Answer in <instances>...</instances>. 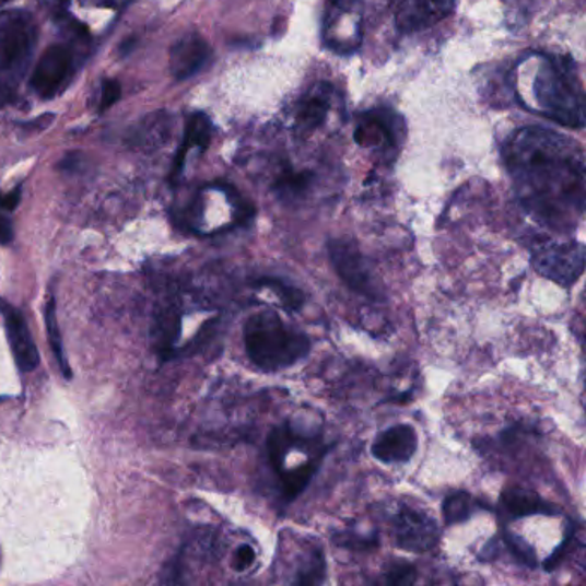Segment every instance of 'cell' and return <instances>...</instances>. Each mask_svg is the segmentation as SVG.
I'll return each mask as SVG.
<instances>
[{"label": "cell", "instance_id": "obj_10", "mask_svg": "<svg viewBox=\"0 0 586 586\" xmlns=\"http://www.w3.org/2000/svg\"><path fill=\"white\" fill-rule=\"evenodd\" d=\"M336 101V90L329 83H318L303 95L294 113V131L297 137L308 138L326 125Z\"/></svg>", "mask_w": 586, "mask_h": 586}, {"label": "cell", "instance_id": "obj_24", "mask_svg": "<svg viewBox=\"0 0 586 586\" xmlns=\"http://www.w3.org/2000/svg\"><path fill=\"white\" fill-rule=\"evenodd\" d=\"M386 583L390 586H408L417 583V567L408 562H394L386 570Z\"/></svg>", "mask_w": 586, "mask_h": 586}, {"label": "cell", "instance_id": "obj_9", "mask_svg": "<svg viewBox=\"0 0 586 586\" xmlns=\"http://www.w3.org/2000/svg\"><path fill=\"white\" fill-rule=\"evenodd\" d=\"M73 71V54L65 45H50L32 74V89L44 101L56 97Z\"/></svg>", "mask_w": 586, "mask_h": 586}, {"label": "cell", "instance_id": "obj_25", "mask_svg": "<svg viewBox=\"0 0 586 586\" xmlns=\"http://www.w3.org/2000/svg\"><path fill=\"white\" fill-rule=\"evenodd\" d=\"M333 542L338 543V547H345V549L353 550H368L375 549L378 543L377 535H360L358 531H342V534L333 537Z\"/></svg>", "mask_w": 586, "mask_h": 586}, {"label": "cell", "instance_id": "obj_22", "mask_svg": "<svg viewBox=\"0 0 586 586\" xmlns=\"http://www.w3.org/2000/svg\"><path fill=\"white\" fill-rule=\"evenodd\" d=\"M45 321H47V332H49L50 345H52L54 354H56L57 362L61 365L62 372H65L66 377H71V372H69L68 363L65 360V351H62L61 344V333H59V327H57V317H56V305H54V300L50 297L49 303H47V309H45Z\"/></svg>", "mask_w": 586, "mask_h": 586}, {"label": "cell", "instance_id": "obj_17", "mask_svg": "<svg viewBox=\"0 0 586 586\" xmlns=\"http://www.w3.org/2000/svg\"><path fill=\"white\" fill-rule=\"evenodd\" d=\"M296 570L290 583L300 586L320 585L326 579L327 562L320 543H305L296 554Z\"/></svg>", "mask_w": 586, "mask_h": 586}, {"label": "cell", "instance_id": "obj_26", "mask_svg": "<svg viewBox=\"0 0 586 586\" xmlns=\"http://www.w3.org/2000/svg\"><path fill=\"white\" fill-rule=\"evenodd\" d=\"M504 542L507 543L511 552H513V554L516 555V559H519V562H523L525 566H537V555H535L531 546H528L523 538L514 537V535H504Z\"/></svg>", "mask_w": 586, "mask_h": 586}, {"label": "cell", "instance_id": "obj_21", "mask_svg": "<svg viewBox=\"0 0 586 586\" xmlns=\"http://www.w3.org/2000/svg\"><path fill=\"white\" fill-rule=\"evenodd\" d=\"M480 509H483V506H480V502L466 490L454 492L442 504V514H444V519L449 526L468 521Z\"/></svg>", "mask_w": 586, "mask_h": 586}, {"label": "cell", "instance_id": "obj_28", "mask_svg": "<svg viewBox=\"0 0 586 586\" xmlns=\"http://www.w3.org/2000/svg\"><path fill=\"white\" fill-rule=\"evenodd\" d=\"M257 562V550L254 547L245 546L239 547L234 554L233 567L237 573H246V571L251 570Z\"/></svg>", "mask_w": 586, "mask_h": 586}, {"label": "cell", "instance_id": "obj_8", "mask_svg": "<svg viewBox=\"0 0 586 586\" xmlns=\"http://www.w3.org/2000/svg\"><path fill=\"white\" fill-rule=\"evenodd\" d=\"M394 542L399 549L423 554L441 540L437 521L429 513L413 506H401L392 518Z\"/></svg>", "mask_w": 586, "mask_h": 586}, {"label": "cell", "instance_id": "obj_6", "mask_svg": "<svg viewBox=\"0 0 586 586\" xmlns=\"http://www.w3.org/2000/svg\"><path fill=\"white\" fill-rule=\"evenodd\" d=\"M362 40V0H329L324 14V44L333 52L348 56Z\"/></svg>", "mask_w": 586, "mask_h": 586}, {"label": "cell", "instance_id": "obj_13", "mask_svg": "<svg viewBox=\"0 0 586 586\" xmlns=\"http://www.w3.org/2000/svg\"><path fill=\"white\" fill-rule=\"evenodd\" d=\"M418 449L417 430L411 425H394L384 430L372 444V454L377 461L394 465V462H410Z\"/></svg>", "mask_w": 586, "mask_h": 586}, {"label": "cell", "instance_id": "obj_23", "mask_svg": "<svg viewBox=\"0 0 586 586\" xmlns=\"http://www.w3.org/2000/svg\"><path fill=\"white\" fill-rule=\"evenodd\" d=\"M312 177L306 173L285 174L279 179L276 185V191L281 195L284 200H296L297 197H302L308 189Z\"/></svg>", "mask_w": 586, "mask_h": 586}, {"label": "cell", "instance_id": "obj_30", "mask_svg": "<svg viewBox=\"0 0 586 586\" xmlns=\"http://www.w3.org/2000/svg\"><path fill=\"white\" fill-rule=\"evenodd\" d=\"M21 189H13L11 194L0 195V209L14 210L20 203Z\"/></svg>", "mask_w": 586, "mask_h": 586}, {"label": "cell", "instance_id": "obj_16", "mask_svg": "<svg viewBox=\"0 0 586 586\" xmlns=\"http://www.w3.org/2000/svg\"><path fill=\"white\" fill-rule=\"evenodd\" d=\"M501 507L507 518H525V516H535V514H558L550 502L543 501L534 490L513 487L502 492Z\"/></svg>", "mask_w": 586, "mask_h": 586}, {"label": "cell", "instance_id": "obj_12", "mask_svg": "<svg viewBox=\"0 0 586 586\" xmlns=\"http://www.w3.org/2000/svg\"><path fill=\"white\" fill-rule=\"evenodd\" d=\"M456 0H402L396 25L402 33L423 32L453 14Z\"/></svg>", "mask_w": 586, "mask_h": 586}, {"label": "cell", "instance_id": "obj_7", "mask_svg": "<svg viewBox=\"0 0 586 586\" xmlns=\"http://www.w3.org/2000/svg\"><path fill=\"white\" fill-rule=\"evenodd\" d=\"M531 266L540 276L570 288L585 270V248L582 243H547L531 254Z\"/></svg>", "mask_w": 586, "mask_h": 586}, {"label": "cell", "instance_id": "obj_19", "mask_svg": "<svg viewBox=\"0 0 586 586\" xmlns=\"http://www.w3.org/2000/svg\"><path fill=\"white\" fill-rule=\"evenodd\" d=\"M210 140H212V122H210L209 116L203 113H197L189 117L188 125H186L185 141H183L181 149L177 152L176 162H174L173 177H177L181 173L189 150L198 149L203 152L210 145Z\"/></svg>", "mask_w": 586, "mask_h": 586}, {"label": "cell", "instance_id": "obj_4", "mask_svg": "<svg viewBox=\"0 0 586 586\" xmlns=\"http://www.w3.org/2000/svg\"><path fill=\"white\" fill-rule=\"evenodd\" d=\"M37 44V25L25 11L0 14V98L13 95Z\"/></svg>", "mask_w": 586, "mask_h": 586}, {"label": "cell", "instance_id": "obj_15", "mask_svg": "<svg viewBox=\"0 0 586 586\" xmlns=\"http://www.w3.org/2000/svg\"><path fill=\"white\" fill-rule=\"evenodd\" d=\"M5 330H8L9 344L13 350L16 363L23 372H32L37 368L40 358L32 333H30L28 324L25 317L17 309L9 306L5 312Z\"/></svg>", "mask_w": 586, "mask_h": 586}, {"label": "cell", "instance_id": "obj_2", "mask_svg": "<svg viewBox=\"0 0 586 586\" xmlns=\"http://www.w3.org/2000/svg\"><path fill=\"white\" fill-rule=\"evenodd\" d=\"M513 85L526 109L550 121L583 128L585 92L574 65L564 57L528 54L513 71Z\"/></svg>", "mask_w": 586, "mask_h": 586}, {"label": "cell", "instance_id": "obj_5", "mask_svg": "<svg viewBox=\"0 0 586 586\" xmlns=\"http://www.w3.org/2000/svg\"><path fill=\"white\" fill-rule=\"evenodd\" d=\"M329 258L341 281L360 296L372 302H386V290L375 267L350 237L330 239Z\"/></svg>", "mask_w": 586, "mask_h": 586}, {"label": "cell", "instance_id": "obj_20", "mask_svg": "<svg viewBox=\"0 0 586 586\" xmlns=\"http://www.w3.org/2000/svg\"><path fill=\"white\" fill-rule=\"evenodd\" d=\"M255 288L263 291L272 297V302L279 306V308L294 314L305 306L306 296L300 288L290 284L284 279L279 278H261L255 281Z\"/></svg>", "mask_w": 586, "mask_h": 586}, {"label": "cell", "instance_id": "obj_11", "mask_svg": "<svg viewBox=\"0 0 586 586\" xmlns=\"http://www.w3.org/2000/svg\"><path fill=\"white\" fill-rule=\"evenodd\" d=\"M212 59V47L201 37L200 33L191 32L183 35L171 47L169 69L176 80H188L200 73L201 69Z\"/></svg>", "mask_w": 586, "mask_h": 586}, {"label": "cell", "instance_id": "obj_1", "mask_svg": "<svg viewBox=\"0 0 586 586\" xmlns=\"http://www.w3.org/2000/svg\"><path fill=\"white\" fill-rule=\"evenodd\" d=\"M507 171L534 218L554 227L576 224L585 209V153L550 129L523 128L506 145Z\"/></svg>", "mask_w": 586, "mask_h": 586}, {"label": "cell", "instance_id": "obj_29", "mask_svg": "<svg viewBox=\"0 0 586 586\" xmlns=\"http://www.w3.org/2000/svg\"><path fill=\"white\" fill-rule=\"evenodd\" d=\"M13 239V224L0 212V245H8Z\"/></svg>", "mask_w": 586, "mask_h": 586}, {"label": "cell", "instance_id": "obj_18", "mask_svg": "<svg viewBox=\"0 0 586 586\" xmlns=\"http://www.w3.org/2000/svg\"><path fill=\"white\" fill-rule=\"evenodd\" d=\"M171 137V117L164 113H155L141 119L131 131V145L141 150H157Z\"/></svg>", "mask_w": 586, "mask_h": 586}, {"label": "cell", "instance_id": "obj_14", "mask_svg": "<svg viewBox=\"0 0 586 586\" xmlns=\"http://www.w3.org/2000/svg\"><path fill=\"white\" fill-rule=\"evenodd\" d=\"M396 116L384 110H372L363 116L362 122L354 131L358 145L363 149L384 150L392 149L398 140L396 131Z\"/></svg>", "mask_w": 586, "mask_h": 586}, {"label": "cell", "instance_id": "obj_27", "mask_svg": "<svg viewBox=\"0 0 586 586\" xmlns=\"http://www.w3.org/2000/svg\"><path fill=\"white\" fill-rule=\"evenodd\" d=\"M121 85L117 80H105L101 86V98H98V110L104 113V110L109 109L116 104L119 98H121Z\"/></svg>", "mask_w": 586, "mask_h": 586}, {"label": "cell", "instance_id": "obj_3", "mask_svg": "<svg viewBox=\"0 0 586 586\" xmlns=\"http://www.w3.org/2000/svg\"><path fill=\"white\" fill-rule=\"evenodd\" d=\"M245 348L249 362L261 372L290 368L308 356L312 342L302 330L285 324L276 312H260L246 321Z\"/></svg>", "mask_w": 586, "mask_h": 586}]
</instances>
